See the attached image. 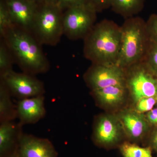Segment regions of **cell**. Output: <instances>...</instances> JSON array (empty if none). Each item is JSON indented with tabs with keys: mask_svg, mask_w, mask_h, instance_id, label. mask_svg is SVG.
I'll list each match as a JSON object with an SVG mask.
<instances>
[{
	"mask_svg": "<svg viewBox=\"0 0 157 157\" xmlns=\"http://www.w3.org/2000/svg\"><path fill=\"white\" fill-rule=\"evenodd\" d=\"M126 71L117 64H92L84 75L86 83L91 91L109 86H125Z\"/></svg>",
	"mask_w": 157,
	"mask_h": 157,
	"instance_id": "7",
	"label": "cell"
},
{
	"mask_svg": "<svg viewBox=\"0 0 157 157\" xmlns=\"http://www.w3.org/2000/svg\"><path fill=\"white\" fill-rule=\"evenodd\" d=\"M125 70L126 86L134 103L142 98L157 96V77L144 61Z\"/></svg>",
	"mask_w": 157,
	"mask_h": 157,
	"instance_id": "6",
	"label": "cell"
},
{
	"mask_svg": "<svg viewBox=\"0 0 157 157\" xmlns=\"http://www.w3.org/2000/svg\"><path fill=\"white\" fill-rule=\"evenodd\" d=\"M61 11L56 6L45 3L38 9L32 33L41 45H56L64 35Z\"/></svg>",
	"mask_w": 157,
	"mask_h": 157,
	"instance_id": "4",
	"label": "cell"
},
{
	"mask_svg": "<svg viewBox=\"0 0 157 157\" xmlns=\"http://www.w3.org/2000/svg\"><path fill=\"white\" fill-rule=\"evenodd\" d=\"M13 25L32 33L38 11L36 3L30 0H6Z\"/></svg>",
	"mask_w": 157,
	"mask_h": 157,
	"instance_id": "11",
	"label": "cell"
},
{
	"mask_svg": "<svg viewBox=\"0 0 157 157\" xmlns=\"http://www.w3.org/2000/svg\"><path fill=\"white\" fill-rule=\"evenodd\" d=\"M43 1L45 4L56 6L58 2V0H43Z\"/></svg>",
	"mask_w": 157,
	"mask_h": 157,
	"instance_id": "28",
	"label": "cell"
},
{
	"mask_svg": "<svg viewBox=\"0 0 157 157\" xmlns=\"http://www.w3.org/2000/svg\"><path fill=\"white\" fill-rule=\"evenodd\" d=\"M147 34L150 42L157 45V14H152L146 21Z\"/></svg>",
	"mask_w": 157,
	"mask_h": 157,
	"instance_id": "23",
	"label": "cell"
},
{
	"mask_svg": "<svg viewBox=\"0 0 157 157\" xmlns=\"http://www.w3.org/2000/svg\"><path fill=\"white\" fill-rule=\"evenodd\" d=\"M16 108L17 118L21 124L37 123L46 115L45 97L40 95L19 100Z\"/></svg>",
	"mask_w": 157,
	"mask_h": 157,
	"instance_id": "12",
	"label": "cell"
},
{
	"mask_svg": "<svg viewBox=\"0 0 157 157\" xmlns=\"http://www.w3.org/2000/svg\"><path fill=\"white\" fill-rule=\"evenodd\" d=\"M83 54L92 64H117L121 42V26L104 19L95 24L86 36Z\"/></svg>",
	"mask_w": 157,
	"mask_h": 157,
	"instance_id": "1",
	"label": "cell"
},
{
	"mask_svg": "<svg viewBox=\"0 0 157 157\" xmlns=\"http://www.w3.org/2000/svg\"><path fill=\"white\" fill-rule=\"evenodd\" d=\"M33 75L25 73H19L12 70L0 77L5 82L11 96L19 100L44 95V83Z\"/></svg>",
	"mask_w": 157,
	"mask_h": 157,
	"instance_id": "8",
	"label": "cell"
},
{
	"mask_svg": "<svg viewBox=\"0 0 157 157\" xmlns=\"http://www.w3.org/2000/svg\"><path fill=\"white\" fill-rule=\"evenodd\" d=\"M145 117L149 123L157 125V107L147 112Z\"/></svg>",
	"mask_w": 157,
	"mask_h": 157,
	"instance_id": "26",
	"label": "cell"
},
{
	"mask_svg": "<svg viewBox=\"0 0 157 157\" xmlns=\"http://www.w3.org/2000/svg\"><path fill=\"white\" fill-rule=\"evenodd\" d=\"M150 147L157 153V129L151 137Z\"/></svg>",
	"mask_w": 157,
	"mask_h": 157,
	"instance_id": "27",
	"label": "cell"
},
{
	"mask_svg": "<svg viewBox=\"0 0 157 157\" xmlns=\"http://www.w3.org/2000/svg\"><path fill=\"white\" fill-rule=\"evenodd\" d=\"M8 157H19V156H18V154H17V151H15L14 153H13V154L11 155H10V156Z\"/></svg>",
	"mask_w": 157,
	"mask_h": 157,
	"instance_id": "29",
	"label": "cell"
},
{
	"mask_svg": "<svg viewBox=\"0 0 157 157\" xmlns=\"http://www.w3.org/2000/svg\"><path fill=\"white\" fill-rule=\"evenodd\" d=\"M123 130L129 139L139 141L146 134L149 123L145 116L134 110H124L117 117Z\"/></svg>",
	"mask_w": 157,
	"mask_h": 157,
	"instance_id": "13",
	"label": "cell"
},
{
	"mask_svg": "<svg viewBox=\"0 0 157 157\" xmlns=\"http://www.w3.org/2000/svg\"><path fill=\"white\" fill-rule=\"evenodd\" d=\"M112 0H86L89 4L98 12H101L111 7Z\"/></svg>",
	"mask_w": 157,
	"mask_h": 157,
	"instance_id": "24",
	"label": "cell"
},
{
	"mask_svg": "<svg viewBox=\"0 0 157 157\" xmlns=\"http://www.w3.org/2000/svg\"><path fill=\"white\" fill-rule=\"evenodd\" d=\"M150 43L146 21L137 16L126 18L121 26V47L117 65L126 69L144 61Z\"/></svg>",
	"mask_w": 157,
	"mask_h": 157,
	"instance_id": "3",
	"label": "cell"
},
{
	"mask_svg": "<svg viewBox=\"0 0 157 157\" xmlns=\"http://www.w3.org/2000/svg\"><path fill=\"white\" fill-rule=\"evenodd\" d=\"M97 11L88 4L73 6L63 16V34L69 39H84L95 25Z\"/></svg>",
	"mask_w": 157,
	"mask_h": 157,
	"instance_id": "5",
	"label": "cell"
},
{
	"mask_svg": "<svg viewBox=\"0 0 157 157\" xmlns=\"http://www.w3.org/2000/svg\"><path fill=\"white\" fill-rule=\"evenodd\" d=\"M30 1H33V2H34L36 3L37 2H38V1H41V0H30Z\"/></svg>",
	"mask_w": 157,
	"mask_h": 157,
	"instance_id": "30",
	"label": "cell"
},
{
	"mask_svg": "<svg viewBox=\"0 0 157 157\" xmlns=\"http://www.w3.org/2000/svg\"><path fill=\"white\" fill-rule=\"evenodd\" d=\"M0 124V157H8L17 151L23 126L14 121Z\"/></svg>",
	"mask_w": 157,
	"mask_h": 157,
	"instance_id": "14",
	"label": "cell"
},
{
	"mask_svg": "<svg viewBox=\"0 0 157 157\" xmlns=\"http://www.w3.org/2000/svg\"><path fill=\"white\" fill-rule=\"evenodd\" d=\"M122 130L117 117L109 114L100 116L95 121L93 140L101 147H115L120 142Z\"/></svg>",
	"mask_w": 157,
	"mask_h": 157,
	"instance_id": "9",
	"label": "cell"
},
{
	"mask_svg": "<svg viewBox=\"0 0 157 157\" xmlns=\"http://www.w3.org/2000/svg\"><path fill=\"white\" fill-rule=\"evenodd\" d=\"M19 157H58L51 141L23 133L17 150Z\"/></svg>",
	"mask_w": 157,
	"mask_h": 157,
	"instance_id": "10",
	"label": "cell"
},
{
	"mask_svg": "<svg viewBox=\"0 0 157 157\" xmlns=\"http://www.w3.org/2000/svg\"><path fill=\"white\" fill-rule=\"evenodd\" d=\"M86 2V0H58L57 6L62 11L73 6L84 4Z\"/></svg>",
	"mask_w": 157,
	"mask_h": 157,
	"instance_id": "25",
	"label": "cell"
},
{
	"mask_svg": "<svg viewBox=\"0 0 157 157\" xmlns=\"http://www.w3.org/2000/svg\"><path fill=\"white\" fill-rule=\"evenodd\" d=\"M127 90L125 86H115L92 91V94L100 105L114 107L123 102Z\"/></svg>",
	"mask_w": 157,
	"mask_h": 157,
	"instance_id": "15",
	"label": "cell"
},
{
	"mask_svg": "<svg viewBox=\"0 0 157 157\" xmlns=\"http://www.w3.org/2000/svg\"><path fill=\"white\" fill-rule=\"evenodd\" d=\"M13 25L6 3L0 4V36L3 38L7 31Z\"/></svg>",
	"mask_w": 157,
	"mask_h": 157,
	"instance_id": "20",
	"label": "cell"
},
{
	"mask_svg": "<svg viewBox=\"0 0 157 157\" xmlns=\"http://www.w3.org/2000/svg\"><path fill=\"white\" fill-rule=\"evenodd\" d=\"M1 39L5 40L24 73L34 75L49 70V62L41 45L30 32L13 25Z\"/></svg>",
	"mask_w": 157,
	"mask_h": 157,
	"instance_id": "2",
	"label": "cell"
},
{
	"mask_svg": "<svg viewBox=\"0 0 157 157\" xmlns=\"http://www.w3.org/2000/svg\"><path fill=\"white\" fill-rule=\"evenodd\" d=\"M11 96L6 85L0 79V123L17 118L16 106L13 104Z\"/></svg>",
	"mask_w": 157,
	"mask_h": 157,
	"instance_id": "16",
	"label": "cell"
},
{
	"mask_svg": "<svg viewBox=\"0 0 157 157\" xmlns=\"http://www.w3.org/2000/svg\"><path fill=\"white\" fill-rule=\"evenodd\" d=\"M147 67L157 77V45L150 42L146 56L144 60Z\"/></svg>",
	"mask_w": 157,
	"mask_h": 157,
	"instance_id": "21",
	"label": "cell"
},
{
	"mask_svg": "<svg viewBox=\"0 0 157 157\" xmlns=\"http://www.w3.org/2000/svg\"><path fill=\"white\" fill-rule=\"evenodd\" d=\"M124 157H153L150 146L142 147L136 144L124 141L119 146Z\"/></svg>",
	"mask_w": 157,
	"mask_h": 157,
	"instance_id": "18",
	"label": "cell"
},
{
	"mask_svg": "<svg viewBox=\"0 0 157 157\" xmlns=\"http://www.w3.org/2000/svg\"><path fill=\"white\" fill-rule=\"evenodd\" d=\"M157 104V96L142 98L135 103V110L140 113H147Z\"/></svg>",
	"mask_w": 157,
	"mask_h": 157,
	"instance_id": "22",
	"label": "cell"
},
{
	"mask_svg": "<svg viewBox=\"0 0 157 157\" xmlns=\"http://www.w3.org/2000/svg\"><path fill=\"white\" fill-rule=\"evenodd\" d=\"M0 43V77L13 70L14 61L11 51L5 40L1 39Z\"/></svg>",
	"mask_w": 157,
	"mask_h": 157,
	"instance_id": "19",
	"label": "cell"
},
{
	"mask_svg": "<svg viewBox=\"0 0 157 157\" xmlns=\"http://www.w3.org/2000/svg\"><path fill=\"white\" fill-rule=\"evenodd\" d=\"M145 0H112L113 11L125 18L137 16L143 9Z\"/></svg>",
	"mask_w": 157,
	"mask_h": 157,
	"instance_id": "17",
	"label": "cell"
}]
</instances>
